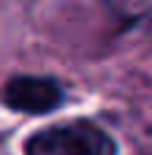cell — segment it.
Returning <instances> with one entry per match:
<instances>
[{
  "instance_id": "cell-2",
  "label": "cell",
  "mask_w": 152,
  "mask_h": 155,
  "mask_svg": "<svg viewBox=\"0 0 152 155\" xmlns=\"http://www.w3.org/2000/svg\"><path fill=\"white\" fill-rule=\"evenodd\" d=\"M63 98H65L63 87L49 76H14L0 90V101L8 109L24 114L52 112L63 104Z\"/></svg>"
},
{
  "instance_id": "cell-1",
  "label": "cell",
  "mask_w": 152,
  "mask_h": 155,
  "mask_svg": "<svg viewBox=\"0 0 152 155\" xmlns=\"http://www.w3.org/2000/svg\"><path fill=\"white\" fill-rule=\"evenodd\" d=\"M27 155H117L114 139L87 120L60 123L33 134L24 144Z\"/></svg>"
}]
</instances>
